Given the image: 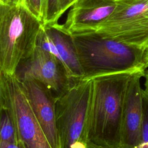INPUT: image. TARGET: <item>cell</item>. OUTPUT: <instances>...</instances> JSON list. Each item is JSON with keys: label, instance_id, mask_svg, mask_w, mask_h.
Returning a JSON list of instances; mask_svg holds the SVG:
<instances>
[{"label": "cell", "instance_id": "obj_23", "mask_svg": "<svg viewBox=\"0 0 148 148\" xmlns=\"http://www.w3.org/2000/svg\"><path fill=\"white\" fill-rule=\"evenodd\" d=\"M87 148H103V147H100L94 146H92V145H88Z\"/></svg>", "mask_w": 148, "mask_h": 148}, {"label": "cell", "instance_id": "obj_20", "mask_svg": "<svg viewBox=\"0 0 148 148\" xmlns=\"http://www.w3.org/2000/svg\"><path fill=\"white\" fill-rule=\"evenodd\" d=\"M143 76L145 77V91L148 92V70L146 71H145V73Z\"/></svg>", "mask_w": 148, "mask_h": 148}, {"label": "cell", "instance_id": "obj_19", "mask_svg": "<svg viewBox=\"0 0 148 148\" xmlns=\"http://www.w3.org/2000/svg\"><path fill=\"white\" fill-rule=\"evenodd\" d=\"M0 148H21L18 143L0 142Z\"/></svg>", "mask_w": 148, "mask_h": 148}, {"label": "cell", "instance_id": "obj_1", "mask_svg": "<svg viewBox=\"0 0 148 148\" xmlns=\"http://www.w3.org/2000/svg\"><path fill=\"white\" fill-rule=\"evenodd\" d=\"M134 73H121L92 78L93 86L87 129L88 145L103 148H123L124 103L128 84Z\"/></svg>", "mask_w": 148, "mask_h": 148}, {"label": "cell", "instance_id": "obj_4", "mask_svg": "<svg viewBox=\"0 0 148 148\" xmlns=\"http://www.w3.org/2000/svg\"><path fill=\"white\" fill-rule=\"evenodd\" d=\"M92 79L74 81L55 100L61 148H87Z\"/></svg>", "mask_w": 148, "mask_h": 148}, {"label": "cell", "instance_id": "obj_18", "mask_svg": "<svg viewBox=\"0 0 148 148\" xmlns=\"http://www.w3.org/2000/svg\"><path fill=\"white\" fill-rule=\"evenodd\" d=\"M0 4L3 5H15L23 4V0H0Z\"/></svg>", "mask_w": 148, "mask_h": 148}, {"label": "cell", "instance_id": "obj_7", "mask_svg": "<svg viewBox=\"0 0 148 148\" xmlns=\"http://www.w3.org/2000/svg\"><path fill=\"white\" fill-rule=\"evenodd\" d=\"M119 5L115 0H77L64 23L54 25L71 36L97 31Z\"/></svg>", "mask_w": 148, "mask_h": 148}, {"label": "cell", "instance_id": "obj_14", "mask_svg": "<svg viewBox=\"0 0 148 148\" xmlns=\"http://www.w3.org/2000/svg\"><path fill=\"white\" fill-rule=\"evenodd\" d=\"M47 0H23V5L43 24L46 14Z\"/></svg>", "mask_w": 148, "mask_h": 148}, {"label": "cell", "instance_id": "obj_9", "mask_svg": "<svg viewBox=\"0 0 148 148\" xmlns=\"http://www.w3.org/2000/svg\"><path fill=\"white\" fill-rule=\"evenodd\" d=\"M144 73H134L128 84L122 120L123 148H135L140 139L143 116V90L140 79Z\"/></svg>", "mask_w": 148, "mask_h": 148}, {"label": "cell", "instance_id": "obj_15", "mask_svg": "<svg viewBox=\"0 0 148 148\" xmlns=\"http://www.w3.org/2000/svg\"><path fill=\"white\" fill-rule=\"evenodd\" d=\"M59 0H47L46 14L43 25L51 26L58 24Z\"/></svg>", "mask_w": 148, "mask_h": 148}, {"label": "cell", "instance_id": "obj_13", "mask_svg": "<svg viewBox=\"0 0 148 148\" xmlns=\"http://www.w3.org/2000/svg\"><path fill=\"white\" fill-rule=\"evenodd\" d=\"M143 116L139 143L135 148H148V92L143 90Z\"/></svg>", "mask_w": 148, "mask_h": 148}, {"label": "cell", "instance_id": "obj_5", "mask_svg": "<svg viewBox=\"0 0 148 148\" xmlns=\"http://www.w3.org/2000/svg\"><path fill=\"white\" fill-rule=\"evenodd\" d=\"M4 77L6 109L13 120L18 143L21 148H51L31 109L21 81L16 74Z\"/></svg>", "mask_w": 148, "mask_h": 148}, {"label": "cell", "instance_id": "obj_24", "mask_svg": "<svg viewBox=\"0 0 148 148\" xmlns=\"http://www.w3.org/2000/svg\"><path fill=\"white\" fill-rule=\"evenodd\" d=\"M115 1H121V0H115Z\"/></svg>", "mask_w": 148, "mask_h": 148}, {"label": "cell", "instance_id": "obj_12", "mask_svg": "<svg viewBox=\"0 0 148 148\" xmlns=\"http://www.w3.org/2000/svg\"><path fill=\"white\" fill-rule=\"evenodd\" d=\"M0 142L18 143L13 120L6 108L0 114Z\"/></svg>", "mask_w": 148, "mask_h": 148}, {"label": "cell", "instance_id": "obj_8", "mask_svg": "<svg viewBox=\"0 0 148 148\" xmlns=\"http://www.w3.org/2000/svg\"><path fill=\"white\" fill-rule=\"evenodd\" d=\"M37 45L59 61L66 79L75 81L84 77V71L70 35L54 25H43Z\"/></svg>", "mask_w": 148, "mask_h": 148}, {"label": "cell", "instance_id": "obj_11", "mask_svg": "<svg viewBox=\"0 0 148 148\" xmlns=\"http://www.w3.org/2000/svg\"><path fill=\"white\" fill-rule=\"evenodd\" d=\"M24 62L21 69L16 73L21 81H35L48 90L60 91L62 86L61 71L64 70L53 55L36 45L32 56Z\"/></svg>", "mask_w": 148, "mask_h": 148}, {"label": "cell", "instance_id": "obj_22", "mask_svg": "<svg viewBox=\"0 0 148 148\" xmlns=\"http://www.w3.org/2000/svg\"><path fill=\"white\" fill-rule=\"evenodd\" d=\"M148 1V0H121V1H117V2H118L119 3H130V2H135V1Z\"/></svg>", "mask_w": 148, "mask_h": 148}, {"label": "cell", "instance_id": "obj_21", "mask_svg": "<svg viewBox=\"0 0 148 148\" xmlns=\"http://www.w3.org/2000/svg\"><path fill=\"white\" fill-rule=\"evenodd\" d=\"M145 66L146 69L148 68V46L145 51Z\"/></svg>", "mask_w": 148, "mask_h": 148}, {"label": "cell", "instance_id": "obj_10", "mask_svg": "<svg viewBox=\"0 0 148 148\" xmlns=\"http://www.w3.org/2000/svg\"><path fill=\"white\" fill-rule=\"evenodd\" d=\"M21 83L31 109L51 148H61L55 101L49 95V90L40 83L35 81H21Z\"/></svg>", "mask_w": 148, "mask_h": 148}, {"label": "cell", "instance_id": "obj_25", "mask_svg": "<svg viewBox=\"0 0 148 148\" xmlns=\"http://www.w3.org/2000/svg\"><path fill=\"white\" fill-rule=\"evenodd\" d=\"M0 5H1V4H0Z\"/></svg>", "mask_w": 148, "mask_h": 148}, {"label": "cell", "instance_id": "obj_17", "mask_svg": "<svg viewBox=\"0 0 148 148\" xmlns=\"http://www.w3.org/2000/svg\"><path fill=\"white\" fill-rule=\"evenodd\" d=\"M77 0H59L58 16L60 18Z\"/></svg>", "mask_w": 148, "mask_h": 148}, {"label": "cell", "instance_id": "obj_16", "mask_svg": "<svg viewBox=\"0 0 148 148\" xmlns=\"http://www.w3.org/2000/svg\"><path fill=\"white\" fill-rule=\"evenodd\" d=\"M6 108V89L5 77L0 71V114Z\"/></svg>", "mask_w": 148, "mask_h": 148}, {"label": "cell", "instance_id": "obj_3", "mask_svg": "<svg viewBox=\"0 0 148 148\" xmlns=\"http://www.w3.org/2000/svg\"><path fill=\"white\" fill-rule=\"evenodd\" d=\"M43 23L23 4L0 5V71L15 75L33 54Z\"/></svg>", "mask_w": 148, "mask_h": 148}, {"label": "cell", "instance_id": "obj_2", "mask_svg": "<svg viewBox=\"0 0 148 148\" xmlns=\"http://www.w3.org/2000/svg\"><path fill=\"white\" fill-rule=\"evenodd\" d=\"M71 37L86 77L146 71L145 50L96 31Z\"/></svg>", "mask_w": 148, "mask_h": 148}, {"label": "cell", "instance_id": "obj_6", "mask_svg": "<svg viewBox=\"0 0 148 148\" xmlns=\"http://www.w3.org/2000/svg\"><path fill=\"white\" fill-rule=\"evenodd\" d=\"M118 3L116 10L96 32L145 50L148 46V1Z\"/></svg>", "mask_w": 148, "mask_h": 148}]
</instances>
